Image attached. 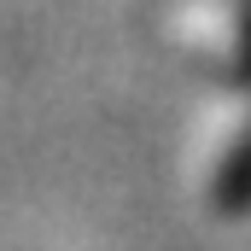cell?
Returning <instances> with one entry per match:
<instances>
[{"label": "cell", "mask_w": 251, "mask_h": 251, "mask_svg": "<svg viewBox=\"0 0 251 251\" xmlns=\"http://www.w3.org/2000/svg\"><path fill=\"white\" fill-rule=\"evenodd\" d=\"M210 204H216V216H246L251 210V128H246V140L222 158V176L210 187Z\"/></svg>", "instance_id": "cell-1"}, {"label": "cell", "mask_w": 251, "mask_h": 251, "mask_svg": "<svg viewBox=\"0 0 251 251\" xmlns=\"http://www.w3.org/2000/svg\"><path fill=\"white\" fill-rule=\"evenodd\" d=\"M234 82L251 88V6H246V47H240V59H234Z\"/></svg>", "instance_id": "cell-2"}]
</instances>
